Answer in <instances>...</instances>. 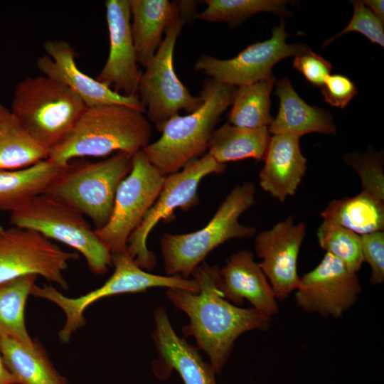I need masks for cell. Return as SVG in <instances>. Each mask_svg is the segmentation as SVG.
Masks as SVG:
<instances>
[{
	"mask_svg": "<svg viewBox=\"0 0 384 384\" xmlns=\"http://www.w3.org/2000/svg\"><path fill=\"white\" fill-rule=\"evenodd\" d=\"M78 258L35 230L0 225V284L36 275L67 289L63 272Z\"/></svg>",
	"mask_w": 384,
	"mask_h": 384,
	"instance_id": "obj_12",
	"label": "cell"
},
{
	"mask_svg": "<svg viewBox=\"0 0 384 384\" xmlns=\"http://www.w3.org/2000/svg\"><path fill=\"white\" fill-rule=\"evenodd\" d=\"M270 134L268 127L243 128L225 123L215 129L207 153L220 164L244 159L263 160Z\"/></svg>",
	"mask_w": 384,
	"mask_h": 384,
	"instance_id": "obj_26",
	"label": "cell"
},
{
	"mask_svg": "<svg viewBox=\"0 0 384 384\" xmlns=\"http://www.w3.org/2000/svg\"><path fill=\"white\" fill-rule=\"evenodd\" d=\"M255 188L251 182L235 186L206 225L186 234L164 233L160 241L164 270L168 276L188 279L207 255L233 238H251L255 228L239 222L255 204Z\"/></svg>",
	"mask_w": 384,
	"mask_h": 384,
	"instance_id": "obj_4",
	"label": "cell"
},
{
	"mask_svg": "<svg viewBox=\"0 0 384 384\" xmlns=\"http://www.w3.org/2000/svg\"><path fill=\"white\" fill-rule=\"evenodd\" d=\"M316 235L324 250L339 260L352 272H359L363 263L359 235L324 220Z\"/></svg>",
	"mask_w": 384,
	"mask_h": 384,
	"instance_id": "obj_31",
	"label": "cell"
},
{
	"mask_svg": "<svg viewBox=\"0 0 384 384\" xmlns=\"http://www.w3.org/2000/svg\"><path fill=\"white\" fill-rule=\"evenodd\" d=\"M37 276L26 275L0 284V336L11 338L31 347L33 341L25 322L27 299Z\"/></svg>",
	"mask_w": 384,
	"mask_h": 384,
	"instance_id": "obj_28",
	"label": "cell"
},
{
	"mask_svg": "<svg viewBox=\"0 0 384 384\" xmlns=\"http://www.w3.org/2000/svg\"><path fill=\"white\" fill-rule=\"evenodd\" d=\"M321 215L359 235L383 230L384 201L361 191L353 197L332 200Z\"/></svg>",
	"mask_w": 384,
	"mask_h": 384,
	"instance_id": "obj_25",
	"label": "cell"
},
{
	"mask_svg": "<svg viewBox=\"0 0 384 384\" xmlns=\"http://www.w3.org/2000/svg\"><path fill=\"white\" fill-rule=\"evenodd\" d=\"M305 235V224H294L289 217L255 238V252L262 260L259 265L277 301L286 299L299 285L297 262Z\"/></svg>",
	"mask_w": 384,
	"mask_h": 384,
	"instance_id": "obj_15",
	"label": "cell"
},
{
	"mask_svg": "<svg viewBox=\"0 0 384 384\" xmlns=\"http://www.w3.org/2000/svg\"><path fill=\"white\" fill-rule=\"evenodd\" d=\"M352 18L347 26L336 36L325 41L322 47H325L339 36L349 32H358L366 36L373 43L384 47V22L379 19L362 1H353Z\"/></svg>",
	"mask_w": 384,
	"mask_h": 384,
	"instance_id": "obj_33",
	"label": "cell"
},
{
	"mask_svg": "<svg viewBox=\"0 0 384 384\" xmlns=\"http://www.w3.org/2000/svg\"><path fill=\"white\" fill-rule=\"evenodd\" d=\"M49 152L35 142L11 110L0 103V170L29 166Z\"/></svg>",
	"mask_w": 384,
	"mask_h": 384,
	"instance_id": "obj_27",
	"label": "cell"
},
{
	"mask_svg": "<svg viewBox=\"0 0 384 384\" xmlns=\"http://www.w3.org/2000/svg\"><path fill=\"white\" fill-rule=\"evenodd\" d=\"M114 270L99 288L78 297H68L51 285H34L31 295L55 304L65 315V322L59 332L62 342L69 341L72 334L85 323V309L99 299L124 293L145 292L153 287L179 289L193 293L199 290L193 279L179 276H162L149 273L141 268L127 252L112 255Z\"/></svg>",
	"mask_w": 384,
	"mask_h": 384,
	"instance_id": "obj_8",
	"label": "cell"
},
{
	"mask_svg": "<svg viewBox=\"0 0 384 384\" xmlns=\"http://www.w3.org/2000/svg\"><path fill=\"white\" fill-rule=\"evenodd\" d=\"M219 270L218 266L203 262L191 275L198 285V292L179 289L166 292L169 301L189 319L183 333L194 338L196 348L206 353L215 374L221 372L240 336L254 330L267 331L272 319L252 307H240L225 299L218 287Z\"/></svg>",
	"mask_w": 384,
	"mask_h": 384,
	"instance_id": "obj_1",
	"label": "cell"
},
{
	"mask_svg": "<svg viewBox=\"0 0 384 384\" xmlns=\"http://www.w3.org/2000/svg\"><path fill=\"white\" fill-rule=\"evenodd\" d=\"M324 101L332 107L344 108L357 94L353 82L340 74L329 75L321 87Z\"/></svg>",
	"mask_w": 384,
	"mask_h": 384,
	"instance_id": "obj_35",
	"label": "cell"
},
{
	"mask_svg": "<svg viewBox=\"0 0 384 384\" xmlns=\"http://www.w3.org/2000/svg\"><path fill=\"white\" fill-rule=\"evenodd\" d=\"M16 227L35 230L63 242L83 255L90 271L103 274L112 265V254L85 216L68 204L46 194L32 198L11 213Z\"/></svg>",
	"mask_w": 384,
	"mask_h": 384,
	"instance_id": "obj_7",
	"label": "cell"
},
{
	"mask_svg": "<svg viewBox=\"0 0 384 384\" xmlns=\"http://www.w3.org/2000/svg\"><path fill=\"white\" fill-rule=\"evenodd\" d=\"M360 237L363 261L371 269L370 283L382 284L384 282V232L375 231Z\"/></svg>",
	"mask_w": 384,
	"mask_h": 384,
	"instance_id": "obj_34",
	"label": "cell"
},
{
	"mask_svg": "<svg viewBox=\"0 0 384 384\" xmlns=\"http://www.w3.org/2000/svg\"><path fill=\"white\" fill-rule=\"evenodd\" d=\"M154 318L152 338L158 358L153 362L152 370L156 376L166 379L174 370L184 384H217L212 366L202 358L197 348L176 333L166 309L157 307Z\"/></svg>",
	"mask_w": 384,
	"mask_h": 384,
	"instance_id": "obj_18",
	"label": "cell"
},
{
	"mask_svg": "<svg viewBox=\"0 0 384 384\" xmlns=\"http://www.w3.org/2000/svg\"><path fill=\"white\" fill-rule=\"evenodd\" d=\"M132 167V155L124 151L97 162L71 161L44 194L73 207L99 229L109 221L118 187Z\"/></svg>",
	"mask_w": 384,
	"mask_h": 384,
	"instance_id": "obj_6",
	"label": "cell"
},
{
	"mask_svg": "<svg viewBox=\"0 0 384 384\" xmlns=\"http://www.w3.org/2000/svg\"><path fill=\"white\" fill-rule=\"evenodd\" d=\"M219 272L218 287L228 301L239 306L247 300L270 317L279 312L273 289L252 252L242 250L231 255Z\"/></svg>",
	"mask_w": 384,
	"mask_h": 384,
	"instance_id": "obj_19",
	"label": "cell"
},
{
	"mask_svg": "<svg viewBox=\"0 0 384 384\" xmlns=\"http://www.w3.org/2000/svg\"><path fill=\"white\" fill-rule=\"evenodd\" d=\"M237 87L206 79L200 92L203 103L186 115L168 120L159 139L142 149L164 176L178 171L206 154L208 142L222 114L231 105Z\"/></svg>",
	"mask_w": 384,
	"mask_h": 384,
	"instance_id": "obj_3",
	"label": "cell"
},
{
	"mask_svg": "<svg viewBox=\"0 0 384 384\" xmlns=\"http://www.w3.org/2000/svg\"><path fill=\"white\" fill-rule=\"evenodd\" d=\"M86 108L68 87L41 75L16 85L10 110L32 139L50 153L70 134Z\"/></svg>",
	"mask_w": 384,
	"mask_h": 384,
	"instance_id": "obj_5",
	"label": "cell"
},
{
	"mask_svg": "<svg viewBox=\"0 0 384 384\" xmlns=\"http://www.w3.org/2000/svg\"><path fill=\"white\" fill-rule=\"evenodd\" d=\"M285 26V21L281 20L273 28L270 38L248 46L233 58L223 60L202 54L195 64V70L220 83L235 87L269 79L275 64L310 49L300 43L288 44L289 34Z\"/></svg>",
	"mask_w": 384,
	"mask_h": 384,
	"instance_id": "obj_13",
	"label": "cell"
},
{
	"mask_svg": "<svg viewBox=\"0 0 384 384\" xmlns=\"http://www.w3.org/2000/svg\"><path fill=\"white\" fill-rule=\"evenodd\" d=\"M164 179L142 149L132 155V169L118 187L109 221L95 229L112 255L127 252L130 235L156 200Z\"/></svg>",
	"mask_w": 384,
	"mask_h": 384,
	"instance_id": "obj_11",
	"label": "cell"
},
{
	"mask_svg": "<svg viewBox=\"0 0 384 384\" xmlns=\"http://www.w3.org/2000/svg\"><path fill=\"white\" fill-rule=\"evenodd\" d=\"M106 20L109 31L108 58L95 78L124 96L137 95L142 74L138 67L131 32L129 0H107Z\"/></svg>",
	"mask_w": 384,
	"mask_h": 384,
	"instance_id": "obj_17",
	"label": "cell"
},
{
	"mask_svg": "<svg viewBox=\"0 0 384 384\" xmlns=\"http://www.w3.org/2000/svg\"><path fill=\"white\" fill-rule=\"evenodd\" d=\"M289 1L284 0H206L205 10L196 18L208 22H225L231 27L239 26L260 12L288 16Z\"/></svg>",
	"mask_w": 384,
	"mask_h": 384,
	"instance_id": "obj_30",
	"label": "cell"
},
{
	"mask_svg": "<svg viewBox=\"0 0 384 384\" xmlns=\"http://www.w3.org/2000/svg\"><path fill=\"white\" fill-rule=\"evenodd\" d=\"M0 384H17L16 380L4 364L0 345Z\"/></svg>",
	"mask_w": 384,
	"mask_h": 384,
	"instance_id": "obj_38",
	"label": "cell"
},
{
	"mask_svg": "<svg viewBox=\"0 0 384 384\" xmlns=\"http://www.w3.org/2000/svg\"><path fill=\"white\" fill-rule=\"evenodd\" d=\"M259 174L261 188L273 198L284 203L297 191L307 169V160L302 154L299 138L274 134L270 137Z\"/></svg>",
	"mask_w": 384,
	"mask_h": 384,
	"instance_id": "obj_20",
	"label": "cell"
},
{
	"mask_svg": "<svg viewBox=\"0 0 384 384\" xmlns=\"http://www.w3.org/2000/svg\"><path fill=\"white\" fill-rule=\"evenodd\" d=\"M186 20L180 15L169 26L161 44L142 72L137 95L146 108V118L161 132L165 123L181 110L188 114L203 103L178 79L174 68V52Z\"/></svg>",
	"mask_w": 384,
	"mask_h": 384,
	"instance_id": "obj_9",
	"label": "cell"
},
{
	"mask_svg": "<svg viewBox=\"0 0 384 384\" xmlns=\"http://www.w3.org/2000/svg\"><path fill=\"white\" fill-rule=\"evenodd\" d=\"M63 168L47 158L27 167L0 170V210L11 213L43 194Z\"/></svg>",
	"mask_w": 384,
	"mask_h": 384,
	"instance_id": "obj_23",
	"label": "cell"
},
{
	"mask_svg": "<svg viewBox=\"0 0 384 384\" xmlns=\"http://www.w3.org/2000/svg\"><path fill=\"white\" fill-rule=\"evenodd\" d=\"M275 93L279 100L278 113L268 130L270 134L301 137L319 132L335 134L336 127L331 114L316 106L306 103L296 92L287 78L279 80Z\"/></svg>",
	"mask_w": 384,
	"mask_h": 384,
	"instance_id": "obj_21",
	"label": "cell"
},
{
	"mask_svg": "<svg viewBox=\"0 0 384 384\" xmlns=\"http://www.w3.org/2000/svg\"><path fill=\"white\" fill-rule=\"evenodd\" d=\"M131 32L138 65L146 68L154 58L169 26L179 16L177 1L129 0Z\"/></svg>",
	"mask_w": 384,
	"mask_h": 384,
	"instance_id": "obj_22",
	"label": "cell"
},
{
	"mask_svg": "<svg viewBox=\"0 0 384 384\" xmlns=\"http://www.w3.org/2000/svg\"><path fill=\"white\" fill-rule=\"evenodd\" d=\"M0 345L4 364L17 384H68L38 341L27 347L11 338L0 336Z\"/></svg>",
	"mask_w": 384,
	"mask_h": 384,
	"instance_id": "obj_24",
	"label": "cell"
},
{
	"mask_svg": "<svg viewBox=\"0 0 384 384\" xmlns=\"http://www.w3.org/2000/svg\"><path fill=\"white\" fill-rule=\"evenodd\" d=\"M293 67L301 73L309 83L320 87L332 69L329 61L311 49L295 56Z\"/></svg>",
	"mask_w": 384,
	"mask_h": 384,
	"instance_id": "obj_36",
	"label": "cell"
},
{
	"mask_svg": "<svg viewBox=\"0 0 384 384\" xmlns=\"http://www.w3.org/2000/svg\"><path fill=\"white\" fill-rule=\"evenodd\" d=\"M225 168V164L218 163L206 153L181 171L165 176L156 200L128 239L127 252L141 268L151 270L156 265V257L146 245L148 236L155 225L161 220H170L176 208L187 210L197 205L201 180L212 174H223Z\"/></svg>",
	"mask_w": 384,
	"mask_h": 384,
	"instance_id": "obj_10",
	"label": "cell"
},
{
	"mask_svg": "<svg viewBox=\"0 0 384 384\" xmlns=\"http://www.w3.org/2000/svg\"><path fill=\"white\" fill-rule=\"evenodd\" d=\"M363 4L368 7L379 19L384 22V1L363 0Z\"/></svg>",
	"mask_w": 384,
	"mask_h": 384,
	"instance_id": "obj_37",
	"label": "cell"
},
{
	"mask_svg": "<svg viewBox=\"0 0 384 384\" xmlns=\"http://www.w3.org/2000/svg\"><path fill=\"white\" fill-rule=\"evenodd\" d=\"M361 290L357 273L326 252L315 268L300 277L294 297L303 311L338 319L355 304Z\"/></svg>",
	"mask_w": 384,
	"mask_h": 384,
	"instance_id": "obj_14",
	"label": "cell"
},
{
	"mask_svg": "<svg viewBox=\"0 0 384 384\" xmlns=\"http://www.w3.org/2000/svg\"><path fill=\"white\" fill-rule=\"evenodd\" d=\"M45 55L36 61L42 75L53 78L70 89L87 107L107 105H123L146 112L138 95L124 96L79 69L76 53L71 45L63 40H50L43 43Z\"/></svg>",
	"mask_w": 384,
	"mask_h": 384,
	"instance_id": "obj_16",
	"label": "cell"
},
{
	"mask_svg": "<svg viewBox=\"0 0 384 384\" xmlns=\"http://www.w3.org/2000/svg\"><path fill=\"white\" fill-rule=\"evenodd\" d=\"M151 125L144 113L123 105L87 107L74 128L48 155L65 166L74 159L106 157L124 151L133 155L148 145Z\"/></svg>",
	"mask_w": 384,
	"mask_h": 384,
	"instance_id": "obj_2",
	"label": "cell"
},
{
	"mask_svg": "<svg viewBox=\"0 0 384 384\" xmlns=\"http://www.w3.org/2000/svg\"><path fill=\"white\" fill-rule=\"evenodd\" d=\"M345 160L359 176L362 191L384 201L383 155L369 150L364 154L352 152L345 157Z\"/></svg>",
	"mask_w": 384,
	"mask_h": 384,
	"instance_id": "obj_32",
	"label": "cell"
},
{
	"mask_svg": "<svg viewBox=\"0 0 384 384\" xmlns=\"http://www.w3.org/2000/svg\"><path fill=\"white\" fill-rule=\"evenodd\" d=\"M274 82L275 78L272 76L237 87L228 114V123L249 129L268 127L273 120L270 114V95Z\"/></svg>",
	"mask_w": 384,
	"mask_h": 384,
	"instance_id": "obj_29",
	"label": "cell"
}]
</instances>
